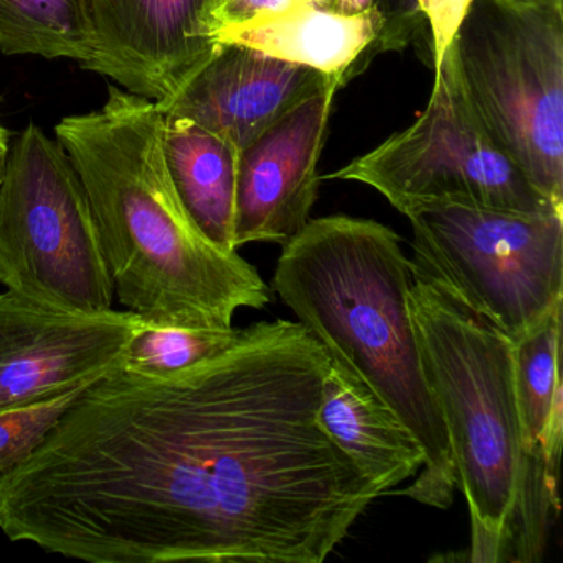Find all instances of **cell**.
Here are the masks:
<instances>
[{"instance_id":"obj_1","label":"cell","mask_w":563,"mask_h":563,"mask_svg":"<svg viewBox=\"0 0 563 563\" xmlns=\"http://www.w3.org/2000/svg\"><path fill=\"white\" fill-rule=\"evenodd\" d=\"M328 368L286 319L169 374L120 365L0 471V530L90 563H322L384 496L316 421Z\"/></svg>"},{"instance_id":"obj_2","label":"cell","mask_w":563,"mask_h":563,"mask_svg":"<svg viewBox=\"0 0 563 563\" xmlns=\"http://www.w3.org/2000/svg\"><path fill=\"white\" fill-rule=\"evenodd\" d=\"M103 108L67 117L55 136L87 190L114 295L154 328L232 329L272 288L239 252L213 245L174 189L163 154L164 114L110 85Z\"/></svg>"},{"instance_id":"obj_3","label":"cell","mask_w":563,"mask_h":563,"mask_svg":"<svg viewBox=\"0 0 563 563\" xmlns=\"http://www.w3.org/2000/svg\"><path fill=\"white\" fill-rule=\"evenodd\" d=\"M413 272L384 223L312 219L283 245L269 288L322 345L329 361L371 388L423 451L417 481L398 494L446 509L456 471L411 319Z\"/></svg>"},{"instance_id":"obj_4","label":"cell","mask_w":563,"mask_h":563,"mask_svg":"<svg viewBox=\"0 0 563 563\" xmlns=\"http://www.w3.org/2000/svg\"><path fill=\"white\" fill-rule=\"evenodd\" d=\"M408 306L456 484L470 507V560L506 562L530 456L517 405L514 342L420 273L413 272Z\"/></svg>"},{"instance_id":"obj_5","label":"cell","mask_w":563,"mask_h":563,"mask_svg":"<svg viewBox=\"0 0 563 563\" xmlns=\"http://www.w3.org/2000/svg\"><path fill=\"white\" fill-rule=\"evenodd\" d=\"M450 48L484 133L563 209V8L473 0Z\"/></svg>"},{"instance_id":"obj_6","label":"cell","mask_w":563,"mask_h":563,"mask_svg":"<svg viewBox=\"0 0 563 563\" xmlns=\"http://www.w3.org/2000/svg\"><path fill=\"white\" fill-rule=\"evenodd\" d=\"M0 283L64 311L113 309L87 190L62 144L35 123L9 144L0 170Z\"/></svg>"},{"instance_id":"obj_7","label":"cell","mask_w":563,"mask_h":563,"mask_svg":"<svg viewBox=\"0 0 563 563\" xmlns=\"http://www.w3.org/2000/svg\"><path fill=\"white\" fill-rule=\"evenodd\" d=\"M405 217L411 269L510 341L563 306V213L430 203Z\"/></svg>"},{"instance_id":"obj_8","label":"cell","mask_w":563,"mask_h":563,"mask_svg":"<svg viewBox=\"0 0 563 563\" xmlns=\"http://www.w3.org/2000/svg\"><path fill=\"white\" fill-rule=\"evenodd\" d=\"M433 74L430 101L411 126L324 179L365 184L404 216L430 203L563 213L484 133L464 97L451 48Z\"/></svg>"},{"instance_id":"obj_9","label":"cell","mask_w":563,"mask_h":563,"mask_svg":"<svg viewBox=\"0 0 563 563\" xmlns=\"http://www.w3.org/2000/svg\"><path fill=\"white\" fill-rule=\"evenodd\" d=\"M131 311H64L0 292V411L85 390L120 367L146 328Z\"/></svg>"},{"instance_id":"obj_10","label":"cell","mask_w":563,"mask_h":563,"mask_svg":"<svg viewBox=\"0 0 563 563\" xmlns=\"http://www.w3.org/2000/svg\"><path fill=\"white\" fill-rule=\"evenodd\" d=\"M217 0H87L93 55L84 70L164 103L216 48Z\"/></svg>"},{"instance_id":"obj_11","label":"cell","mask_w":563,"mask_h":563,"mask_svg":"<svg viewBox=\"0 0 563 563\" xmlns=\"http://www.w3.org/2000/svg\"><path fill=\"white\" fill-rule=\"evenodd\" d=\"M338 87L292 108L239 153L233 246L285 245L311 220L318 164Z\"/></svg>"},{"instance_id":"obj_12","label":"cell","mask_w":563,"mask_h":563,"mask_svg":"<svg viewBox=\"0 0 563 563\" xmlns=\"http://www.w3.org/2000/svg\"><path fill=\"white\" fill-rule=\"evenodd\" d=\"M342 81L246 45L219 42L169 100L167 117L186 118L242 151L292 108Z\"/></svg>"},{"instance_id":"obj_13","label":"cell","mask_w":563,"mask_h":563,"mask_svg":"<svg viewBox=\"0 0 563 563\" xmlns=\"http://www.w3.org/2000/svg\"><path fill=\"white\" fill-rule=\"evenodd\" d=\"M219 42L246 45L263 54L322 74L342 84L365 70L375 55L394 51L387 22L377 8L347 15L335 9L301 8L219 32Z\"/></svg>"},{"instance_id":"obj_14","label":"cell","mask_w":563,"mask_h":563,"mask_svg":"<svg viewBox=\"0 0 563 563\" xmlns=\"http://www.w3.org/2000/svg\"><path fill=\"white\" fill-rule=\"evenodd\" d=\"M316 421L384 494L423 467V451L397 415L331 361Z\"/></svg>"},{"instance_id":"obj_15","label":"cell","mask_w":563,"mask_h":563,"mask_svg":"<svg viewBox=\"0 0 563 563\" xmlns=\"http://www.w3.org/2000/svg\"><path fill=\"white\" fill-rule=\"evenodd\" d=\"M239 153L206 128L164 114L163 154L177 197L197 229L229 253L236 252L233 213Z\"/></svg>"},{"instance_id":"obj_16","label":"cell","mask_w":563,"mask_h":563,"mask_svg":"<svg viewBox=\"0 0 563 563\" xmlns=\"http://www.w3.org/2000/svg\"><path fill=\"white\" fill-rule=\"evenodd\" d=\"M0 52L84 67L93 55L87 0H0Z\"/></svg>"},{"instance_id":"obj_17","label":"cell","mask_w":563,"mask_h":563,"mask_svg":"<svg viewBox=\"0 0 563 563\" xmlns=\"http://www.w3.org/2000/svg\"><path fill=\"white\" fill-rule=\"evenodd\" d=\"M562 306L514 342V380L527 453L533 454L549 424L563 415L559 377Z\"/></svg>"},{"instance_id":"obj_18","label":"cell","mask_w":563,"mask_h":563,"mask_svg":"<svg viewBox=\"0 0 563 563\" xmlns=\"http://www.w3.org/2000/svg\"><path fill=\"white\" fill-rule=\"evenodd\" d=\"M240 329H141L124 352L121 367L141 375H163L212 357L235 342Z\"/></svg>"},{"instance_id":"obj_19","label":"cell","mask_w":563,"mask_h":563,"mask_svg":"<svg viewBox=\"0 0 563 563\" xmlns=\"http://www.w3.org/2000/svg\"><path fill=\"white\" fill-rule=\"evenodd\" d=\"M84 390L0 411V471L31 456Z\"/></svg>"},{"instance_id":"obj_20","label":"cell","mask_w":563,"mask_h":563,"mask_svg":"<svg viewBox=\"0 0 563 563\" xmlns=\"http://www.w3.org/2000/svg\"><path fill=\"white\" fill-rule=\"evenodd\" d=\"M338 0H217L212 12L213 35L260 19L301 8L335 9Z\"/></svg>"},{"instance_id":"obj_21","label":"cell","mask_w":563,"mask_h":563,"mask_svg":"<svg viewBox=\"0 0 563 563\" xmlns=\"http://www.w3.org/2000/svg\"><path fill=\"white\" fill-rule=\"evenodd\" d=\"M421 24L427 22L430 31L431 68L443 60L453 44L473 0H413Z\"/></svg>"},{"instance_id":"obj_22","label":"cell","mask_w":563,"mask_h":563,"mask_svg":"<svg viewBox=\"0 0 563 563\" xmlns=\"http://www.w3.org/2000/svg\"><path fill=\"white\" fill-rule=\"evenodd\" d=\"M375 8L387 22L388 37L395 51L413 42L421 27L413 0H375Z\"/></svg>"},{"instance_id":"obj_23","label":"cell","mask_w":563,"mask_h":563,"mask_svg":"<svg viewBox=\"0 0 563 563\" xmlns=\"http://www.w3.org/2000/svg\"><path fill=\"white\" fill-rule=\"evenodd\" d=\"M375 8V0H338L335 11L342 14H364Z\"/></svg>"},{"instance_id":"obj_24","label":"cell","mask_w":563,"mask_h":563,"mask_svg":"<svg viewBox=\"0 0 563 563\" xmlns=\"http://www.w3.org/2000/svg\"><path fill=\"white\" fill-rule=\"evenodd\" d=\"M526 2H539V4L556 5V8H563V0H526Z\"/></svg>"}]
</instances>
